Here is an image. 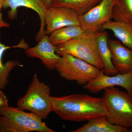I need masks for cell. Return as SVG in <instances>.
Wrapping results in <instances>:
<instances>
[{"instance_id": "obj_16", "label": "cell", "mask_w": 132, "mask_h": 132, "mask_svg": "<svg viewBox=\"0 0 132 132\" xmlns=\"http://www.w3.org/2000/svg\"><path fill=\"white\" fill-rule=\"evenodd\" d=\"M102 0H52L49 7H64L75 11L80 16L87 13Z\"/></svg>"}, {"instance_id": "obj_8", "label": "cell", "mask_w": 132, "mask_h": 132, "mask_svg": "<svg viewBox=\"0 0 132 132\" xmlns=\"http://www.w3.org/2000/svg\"><path fill=\"white\" fill-rule=\"evenodd\" d=\"M115 86L123 87L132 95V71L111 76L105 74L103 69L97 78L83 86V87L90 93L95 94Z\"/></svg>"}, {"instance_id": "obj_2", "label": "cell", "mask_w": 132, "mask_h": 132, "mask_svg": "<svg viewBox=\"0 0 132 132\" xmlns=\"http://www.w3.org/2000/svg\"><path fill=\"white\" fill-rule=\"evenodd\" d=\"M0 132H54L42 119L18 107H0Z\"/></svg>"}, {"instance_id": "obj_20", "label": "cell", "mask_w": 132, "mask_h": 132, "mask_svg": "<svg viewBox=\"0 0 132 132\" xmlns=\"http://www.w3.org/2000/svg\"><path fill=\"white\" fill-rule=\"evenodd\" d=\"M9 106L8 100L2 90H0V107Z\"/></svg>"}, {"instance_id": "obj_18", "label": "cell", "mask_w": 132, "mask_h": 132, "mask_svg": "<svg viewBox=\"0 0 132 132\" xmlns=\"http://www.w3.org/2000/svg\"><path fill=\"white\" fill-rule=\"evenodd\" d=\"M22 45V44H19L17 46L13 47L7 46L2 43L0 41V90H4L7 85L10 73L12 70L16 67H23L21 62L17 60L9 61L5 64H3L2 60L3 53L7 50L12 48L22 47L21 46Z\"/></svg>"}, {"instance_id": "obj_1", "label": "cell", "mask_w": 132, "mask_h": 132, "mask_svg": "<svg viewBox=\"0 0 132 132\" xmlns=\"http://www.w3.org/2000/svg\"><path fill=\"white\" fill-rule=\"evenodd\" d=\"M51 100L52 111L63 120L81 122L107 115L102 98L73 94L51 97Z\"/></svg>"}, {"instance_id": "obj_12", "label": "cell", "mask_w": 132, "mask_h": 132, "mask_svg": "<svg viewBox=\"0 0 132 132\" xmlns=\"http://www.w3.org/2000/svg\"><path fill=\"white\" fill-rule=\"evenodd\" d=\"M113 64L119 73L132 71V49L123 45L119 40L109 39Z\"/></svg>"}, {"instance_id": "obj_6", "label": "cell", "mask_w": 132, "mask_h": 132, "mask_svg": "<svg viewBox=\"0 0 132 132\" xmlns=\"http://www.w3.org/2000/svg\"><path fill=\"white\" fill-rule=\"evenodd\" d=\"M55 69L61 78L82 86L97 78L101 71L83 60L69 55L61 57Z\"/></svg>"}, {"instance_id": "obj_10", "label": "cell", "mask_w": 132, "mask_h": 132, "mask_svg": "<svg viewBox=\"0 0 132 132\" xmlns=\"http://www.w3.org/2000/svg\"><path fill=\"white\" fill-rule=\"evenodd\" d=\"M24 7L31 9L39 15L40 20L39 30L36 36V39L39 41L42 36L45 35V17L48 10L43 0H4L2 8L10 7V10L8 12L9 19L14 20L17 15V9Z\"/></svg>"}, {"instance_id": "obj_7", "label": "cell", "mask_w": 132, "mask_h": 132, "mask_svg": "<svg viewBox=\"0 0 132 132\" xmlns=\"http://www.w3.org/2000/svg\"><path fill=\"white\" fill-rule=\"evenodd\" d=\"M119 0H102L86 13L80 16L84 32L96 33L102 26L112 20L114 7Z\"/></svg>"}, {"instance_id": "obj_11", "label": "cell", "mask_w": 132, "mask_h": 132, "mask_svg": "<svg viewBox=\"0 0 132 132\" xmlns=\"http://www.w3.org/2000/svg\"><path fill=\"white\" fill-rule=\"evenodd\" d=\"M26 54L31 58L40 59L42 64L49 70L55 69V66L60 58L56 53V48L50 42L48 36L44 35L34 47L25 49Z\"/></svg>"}, {"instance_id": "obj_5", "label": "cell", "mask_w": 132, "mask_h": 132, "mask_svg": "<svg viewBox=\"0 0 132 132\" xmlns=\"http://www.w3.org/2000/svg\"><path fill=\"white\" fill-rule=\"evenodd\" d=\"M51 89L41 82L35 74L26 94L17 101V106L35 114L42 119H46L52 111Z\"/></svg>"}, {"instance_id": "obj_13", "label": "cell", "mask_w": 132, "mask_h": 132, "mask_svg": "<svg viewBox=\"0 0 132 132\" xmlns=\"http://www.w3.org/2000/svg\"><path fill=\"white\" fill-rule=\"evenodd\" d=\"M95 36L98 53L104 66V73L108 76H113L119 73L112 62L107 32L105 30H100L95 33Z\"/></svg>"}, {"instance_id": "obj_14", "label": "cell", "mask_w": 132, "mask_h": 132, "mask_svg": "<svg viewBox=\"0 0 132 132\" xmlns=\"http://www.w3.org/2000/svg\"><path fill=\"white\" fill-rule=\"evenodd\" d=\"M72 132H128L129 128L114 125L106 117L94 118L87 121L78 129Z\"/></svg>"}, {"instance_id": "obj_3", "label": "cell", "mask_w": 132, "mask_h": 132, "mask_svg": "<svg viewBox=\"0 0 132 132\" xmlns=\"http://www.w3.org/2000/svg\"><path fill=\"white\" fill-rule=\"evenodd\" d=\"M102 98L111 123L132 128V95L113 87L104 90Z\"/></svg>"}, {"instance_id": "obj_21", "label": "cell", "mask_w": 132, "mask_h": 132, "mask_svg": "<svg viewBox=\"0 0 132 132\" xmlns=\"http://www.w3.org/2000/svg\"><path fill=\"white\" fill-rule=\"evenodd\" d=\"M4 0H0V28H9L10 25L9 23L5 22L3 20L2 14L1 13V10L2 7Z\"/></svg>"}, {"instance_id": "obj_17", "label": "cell", "mask_w": 132, "mask_h": 132, "mask_svg": "<svg viewBox=\"0 0 132 132\" xmlns=\"http://www.w3.org/2000/svg\"><path fill=\"white\" fill-rule=\"evenodd\" d=\"M83 32L80 26H66L52 32L48 36V39L52 45L57 46L80 36Z\"/></svg>"}, {"instance_id": "obj_4", "label": "cell", "mask_w": 132, "mask_h": 132, "mask_svg": "<svg viewBox=\"0 0 132 132\" xmlns=\"http://www.w3.org/2000/svg\"><path fill=\"white\" fill-rule=\"evenodd\" d=\"M95 33L84 32L78 37L55 46L56 53L60 57L72 55L100 69H103L104 66L97 49Z\"/></svg>"}, {"instance_id": "obj_19", "label": "cell", "mask_w": 132, "mask_h": 132, "mask_svg": "<svg viewBox=\"0 0 132 132\" xmlns=\"http://www.w3.org/2000/svg\"><path fill=\"white\" fill-rule=\"evenodd\" d=\"M112 20L132 25V0H119L114 7Z\"/></svg>"}, {"instance_id": "obj_23", "label": "cell", "mask_w": 132, "mask_h": 132, "mask_svg": "<svg viewBox=\"0 0 132 132\" xmlns=\"http://www.w3.org/2000/svg\"><path fill=\"white\" fill-rule=\"evenodd\" d=\"M130 132H132V128H131V129L130 130Z\"/></svg>"}, {"instance_id": "obj_15", "label": "cell", "mask_w": 132, "mask_h": 132, "mask_svg": "<svg viewBox=\"0 0 132 132\" xmlns=\"http://www.w3.org/2000/svg\"><path fill=\"white\" fill-rule=\"evenodd\" d=\"M109 30L123 45L132 49V25L123 22L110 20L100 30Z\"/></svg>"}, {"instance_id": "obj_9", "label": "cell", "mask_w": 132, "mask_h": 132, "mask_svg": "<svg viewBox=\"0 0 132 132\" xmlns=\"http://www.w3.org/2000/svg\"><path fill=\"white\" fill-rule=\"evenodd\" d=\"M79 18L78 13L70 9L50 7L45 17V35L48 36L55 30L66 26H80Z\"/></svg>"}, {"instance_id": "obj_22", "label": "cell", "mask_w": 132, "mask_h": 132, "mask_svg": "<svg viewBox=\"0 0 132 132\" xmlns=\"http://www.w3.org/2000/svg\"><path fill=\"white\" fill-rule=\"evenodd\" d=\"M44 3H45V5L48 8L50 6V3H51L52 0H43Z\"/></svg>"}]
</instances>
